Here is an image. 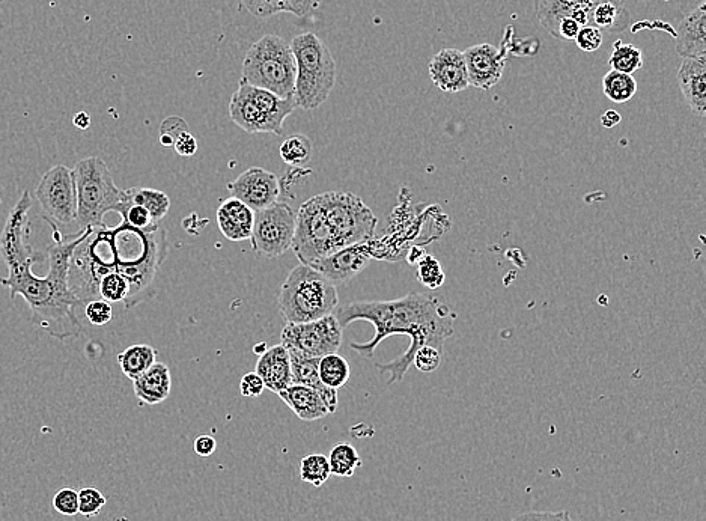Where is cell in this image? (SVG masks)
Segmentation results:
<instances>
[{
    "label": "cell",
    "instance_id": "1",
    "mask_svg": "<svg viewBox=\"0 0 706 521\" xmlns=\"http://www.w3.org/2000/svg\"><path fill=\"white\" fill-rule=\"evenodd\" d=\"M168 252V234L163 228L140 231L122 220L116 228L92 229L71 256L68 287L86 305L98 300L101 278L118 273L130 285L125 308H136L156 294L157 273Z\"/></svg>",
    "mask_w": 706,
    "mask_h": 521
},
{
    "label": "cell",
    "instance_id": "2",
    "mask_svg": "<svg viewBox=\"0 0 706 521\" xmlns=\"http://www.w3.org/2000/svg\"><path fill=\"white\" fill-rule=\"evenodd\" d=\"M342 329L354 321H368L375 327L371 341L351 342V350L365 359H372L378 345L393 335L410 336L408 350L387 363H377L380 374H389L387 383H399L411 366L414 353L420 347L431 345L443 351L445 342L454 335L455 315L439 297L410 293L401 299L387 302H351L338 306L333 312Z\"/></svg>",
    "mask_w": 706,
    "mask_h": 521
},
{
    "label": "cell",
    "instance_id": "3",
    "mask_svg": "<svg viewBox=\"0 0 706 521\" xmlns=\"http://www.w3.org/2000/svg\"><path fill=\"white\" fill-rule=\"evenodd\" d=\"M55 243L49 249L50 269L46 278L32 272L34 261L8 269V278L0 279L2 287L10 290L11 299L23 296L32 312V320L41 329L56 339L79 336L82 324L77 318L76 309L83 303L71 293L68 287V270L71 256L76 247L91 234L92 229H83L76 235L62 237L53 223Z\"/></svg>",
    "mask_w": 706,
    "mask_h": 521
},
{
    "label": "cell",
    "instance_id": "4",
    "mask_svg": "<svg viewBox=\"0 0 706 521\" xmlns=\"http://www.w3.org/2000/svg\"><path fill=\"white\" fill-rule=\"evenodd\" d=\"M377 225L371 208L354 193H320L300 205L291 249L302 264L312 266L338 250L372 240Z\"/></svg>",
    "mask_w": 706,
    "mask_h": 521
},
{
    "label": "cell",
    "instance_id": "5",
    "mask_svg": "<svg viewBox=\"0 0 706 521\" xmlns=\"http://www.w3.org/2000/svg\"><path fill=\"white\" fill-rule=\"evenodd\" d=\"M339 306L338 290L312 266L291 270L279 291V312L290 324L308 323L332 315Z\"/></svg>",
    "mask_w": 706,
    "mask_h": 521
},
{
    "label": "cell",
    "instance_id": "6",
    "mask_svg": "<svg viewBox=\"0 0 706 521\" xmlns=\"http://www.w3.org/2000/svg\"><path fill=\"white\" fill-rule=\"evenodd\" d=\"M296 59L294 100L305 110L318 109L336 85V62L329 47L314 32L297 35L290 44Z\"/></svg>",
    "mask_w": 706,
    "mask_h": 521
},
{
    "label": "cell",
    "instance_id": "7",
    "mask_svg": "<svg viewBox=\"0 0 706 521\" xmlns=\"http://www.w3.org/2000/svg\"><path fill=\"white\" fill-rule=\"evenodd\" d=\"M296 59L284 38L268 34L250 46L243 59L241 82L273 92L277 97H294Z\"/></svg>",
    "mask_w": 706,
    "mask_h": 521
},
{
    "label": "cell",
    "instance_id": "8",
    "mask_svg": "<svg viewBox=\"0 0 706 521\" xmlns=\"http://www.w3.org/2000/svg\"><path fill=\"white\" fill-rule=\"evenodd\" d=\"M76 181L77 217L80 231L103 228L104 216L118 213L122 192L113 180L112 172L100 157L80 160L73 169Z\"/></svg>",
    "mask_w": 706,
    "mask_h": 521
},
{
    "label": "cell",
    "instance_id": "9",
    "mask_svg": "<svg viewBox=\"0 0 706 521\" xmlns=\"http://www.w3.org/2000/svg\"><path fill=\"white\" fill-rule=\"evenodd\" d=\"M296 235V211L287 202H274L264 210L255 211L253 220V250L264 258L274 259L293 247Z\"/></svg>",
    "mask_w": 706,
    "mask_h": 521
},
{
    "label": "cell",
    "instance_id": "10",
    "mask_svg": "<svg viewBox=\"0 0 706 521\" xmlns=\"http://www.w3.org/2000/svg\"><path fill=\"white\" fill-rule=\"evenodd\" d=\"M35 196L53 223L71 225L76 222L77 195L73 169L65 165L53 166L41 178Z\"/></svg>",
    "mask_w": 706,
    "mask_h": 521
},
{
    "label": "cell",
    "instance_id": "11",
    "mask_svg": "<svg viewBox=\"0 0 706 521\" xmlns=\"http://www.w3.org/2000/svg\"><path fill=\"white\" fill-rule=\"evenodd\" d=\"M342 333L344 329L332 314L308 323H287L280 344L306 356L324 357L341 350Z\"/></svg>",
    "mask_w": 706,
    "mask_h": 521
},
{
    "label": "cell",
    "instance_id": "12",
    "mask_svg": "<svg viewBox=\"0 0 706 521\" xmlns=\"http://www.w3.org/2000/svg\"><path fill=\"white\" fill-rule=\"evenodd\" d=\"M32 207H34V199L31 192L25 190L16 205L11 208L4 231L0 234V256L8 269L28 261L37 263L43 259V255L28 244L29 211Z\"/></svg>",
    "mask_w": 706,
    "mask_h": 521
},
{
    "label": "cell",
    "instance_id": "13",
    "mask_svg": "<svg viewBox=\"0 0 706 521\" xmlns=\"http://www.w3.org/2000/svg\"><path fill=\"white\" fill-rule=\"evenodd\" d=\"M463 55L467 76H469V86L481 91H490L502 79L506 58H508V44L506 40L502 47L488 43L476 44L466 49Z\"/></svg>",
    "mask_w": 706,
    "mask_h": 521
},
{
    "label": "cell",
    "instance_id": "14",
    "mask_svg": "<svg viewBox=\"0 0 706 521\" xmlns=\"http://www.w3.org/2000/svg\"><path fill=\"white\" fill-rule=\"evenodd\" d=\"M226 187L232 198L243 202L252 211L270 207L280 196L279 178L262 168L247 169Z\"/></svg>",
    "mask_w": 706,
    "mask_h": 521
},
{
    "label": "cell",
    "instance_id": "15",
    "mask_svg": "<svg viewBox=\"0 0 706 521\" xmlns=\"http://www.w3.org/2000/svg\"><path fill=\"white\" fill-rule=\"evenodd\" d=\"M372 256H374V240H368L338 250L312 264V267L323 273L335 285L347 284L369 266Z\"/></svg>",
    "mask_w": 706,
    "mask_h": 521
},
{
    "label": "cell",
    "instance_id": "16",
    "mask_svg": "<svg viewBox=\"0 0 706 521\" xmlns=\"http://www.w3.org/2000/svg\"><path fill=\"white\" fill-rule=\"evenodd\" d=\"M603 2H625V0H533V5H535V17L539 25L556 38L560 20L571 17L582 28L589 26L592 11Z\"/></svg>",
    "mask_w": 706,
    "mask_h": 521
},
{
    "label": "cell",
    "instance_id": "17",
    "mask_svg": "<svg viewBox=\"0 0 706 521\" xmlns=\"http://www.w3.org/2000/svg\"><path fill=\"white\" fill-rule=\"evenodd\" d=\"M229 116L237 127L250 135L271 133V135L282 136L279 130L274 127L273 122L262 112L261 107L253 100L250 86L247 83L240 82L237 91L232 95L231 103H229Z\"/></svg>",
    "mask_w": 706,
    "mask_h": 521
},
{
    "label": "cell",
    "instance_id": "18",
    "mask_svg": "<svg viewBox=\"0 0 706 521\" xmlns=\"http://www.w3.org/2000/svg\"><path fill=\"white\" fill-rule=\"evenodd\" d=\"M430 77L434 85L443 92L458 94L469 88L466 61L463 52L457 49H443L433 56L430 64Z\"/></svg>",
    "mask_w": 706,
    "mask_h": 521
},
{
    "label": "cell",
    "instance_id": "19",
    "mask_svg": "<svg viewBox=\"0 0 706 521\" xmlns=\"http://www.w3.org/2000/svg\"><path fill=\"white\" fill-rule=\"evenodd\" d=\"M676 53L682 59L706 61V4L702 2L679 23L675 32Z\"/></svg>",
    "mask_w": 706,
    "mask_h": 521
},
{
    "label": "cell",
    "instance_id": "20",
    "mask_svg": "<svg viewBox=\"0 0 706 521\" xmlns=\"http://www.w3.org/2000/svg\"><path fill=\"white\" fill-rule=\"evenodd\" d=\"M287 350L290 353L293 384H302V386L314 389L323 398L329 413H335L338 409V390L330 389L321 381L320 374H318V362L321 357L306 356L293 348H287Z\"/></svg>",
    "mask_w": 706,
    "mask_h": 521
},
{
    "label": "cell",
    "instance_id": "21",
    "mask_svg": "<svg viewBox=\"0 0 706 521\" xmlns=\"http://www.w3.org/2000/svg\"><path fill=\"white\" fill-rule=\"evenodd\" d=\"M256 374L264 381L265 389L279 394L293 384L291 377L290 353L284 345H274L259 356L255 368Z\"/></svg>",
    "mask_w": 706,
    "mask_h": 521
},
{
    "label": "cell",
    "instance_id": "22",
    "mask_svg": "<svg viewBox=\"0 0 706 521\" xmlns=\"http://www.w3.org/2000/svg\"><path fill=\"white\" fill-rule=\"evenodd\" d=\"M255 211L235 198L225 199L217 208V225L229 241L250 240Z\"/></svg>",
    "mask_w": 706,
    "mask_h": 521
},
{
    "label": "cell",
    "instance_id": "23",
    "mask_svg": "<svg viewBox=\"0 0 706 521\" xmlns=\"http://www.w3.org/2000/svg\"><path fill=\"white\" fill-rule=\"evenodd\" d=\"M172 389L171 369L156 362L147 372L133 380V392L142 406H157L168 400Z\"/></svg>",
    "mask_w": 706,
    "mask_h": 521
},
{
    "label": "cell",
    "instance_id": "24",
    "mask_svg": "<svg viewBox=\"0 0 706 521\" xmlns=\"http://www.w3.org/2000/svg\"><path fill=\"white\" fill-rule=\"evenodd\" d=\"M706 61L684 59L678 70V83L685 101L697 116L706 112Z\"/></svg>",
    "mask_w": 706,
    "mask_h": 521
},
{
    "label": "cell",
    "instance_id": "25",
    "mask_svg": "<svg viewBox=\"0 0 706 521\" xmlns=\"http://www.w3.org/2000/svg\"><path fill=\"white\" fill-rule=\"evenodd\" d=\"M277 397L296 413L300 421H320V419L330 415L323 398L311 387L302 386V384H291L287 389L279 392Z\"/></svg>",
    "mask_w": 706,
    "mask_h": 521
},
{
    "label": "cell",
    "instance_id": "26",
    "mask_svg": "<svg viewBox=\"0 0 706 521\" xmlns=\"http://www.w3.org/2000/svg\"><path fill=\"white\" fill-rule=\"evenodd\" d=\"M243 7L258 19H268L279 13L306 17L317 10L321 0H241Z\"/></svg>",
    "mask_w": 706,
    "mask_h": 521
},
{
    "label": "cell",
    "instance_id": "27",
    "mask_svg": "<svg viewBox=\"0 0 706 521\" xmlns=\"http://www.w3.org/2000/svg\"><path fill=\"white\" fill-rule=\"evenodd\" d=\"M157 362V350L148 344L130 345L118 354L119 368L131 381L147 372Z\"/></svg>",
    "mask_w": 706,
    "mask_h": 521
},
{
    "label": "cell",
    "instance_id": "28",
    "mask_svg": "<svg viewBox=\"0 0 706 521\" xmlns=\"http://www.w3.org/2000/svg\"><path fill=\"white\" fill-rule=\"evenodd\" d=\"M631 17L625 2H603L594 8L589 25L600 31L622 32L630 28Z\"/></svg>",
    "mask_w": 706,
    "mask_h": 521
},
{
    "label": "cell",
    "instance_id": "29",
    "mask_svg": "<svg viewBox=\"0 0 706 521\" xmlns=\"http://www.w3.org/2000/svg\"><path fill=\"white\" fill-rule=\"evenodd\" d=\"M124 199L130 204L142 205L150 211L151 216L162 223L171 210V199L162 190L148 189V187H131L124 190Z\"/></svg>",
    "mask_w": 706,
    "mask_h": 521
},
{
    "label": "cell",
    "instance_id": "30",
    "mask_svg": "<svg viewBox=\"0 0 706 521\" xmlns=\"http://www.w3.org/2000/svg\"><path fill=\"white\" fill-rule=\"evenodd\" d=\"M318 374L327 387L338 390L350 380L351 368L341 354H327L318 362Z\"/></svg>",
    "mask_w": 706,
    "mask_h": 521
},
{
    "label": "cell",
    "instance_id": "31",
    "mask_svg": "<svg viewBox=\"0 0 706 521\" xmlns=\"http://www.w3.org/2000/svg\"><path fill=\"white\" fill-rule=\"evenodd\" d=\"M280 157L291 168H305L314 156V144L306 135H293L279 147Z\"/></svg>",
    "mask_w": 706,
    "mask_h": 521
},
{
    "label": "cell",
    "instance_id": "32",
    "mask_svg": "<svg viewBox=\"0 0 706 521\" xmlns=\"http://www.w3.org/2000/svg\"><path fill=\"white\" fill-rule=\"evenodd\" d=\"M330 473L339 478H351L362 466L359 452L350 443H339L329 454Z\"/></svg>",
    "mask_w": 706,
    "mask_h": 521
},
{
    "label": "cell",
    "instance_id": "33",
    "mask_svg": "<svg viewBox=\"0 0 706 521\" xmlns=\"http://www.w3.org/2000/svg\"><path fill=\"white\" fill-rule=\"evenodd\" d=\"M603 92L613 103H627L636 95V79L631 74L610 70L603 79Z\"/></svg>",
    "mask_w": 706,
    "mask_h": 521
},
{
    "label": "cell",
    "instance_id": "34",
    "mask_svg": "<svg viewBox=\"0 0 706 521\" xmlns=\"http://www.w3.org/2000/svg\"><path fill=\"white\" fill-rule=\"evenodd\" d=\"M609 65L612 70L633 76L636 71L642 70V50L637 49L633 44H624L621 40L615 41L612 53H610Z\"/></svg>",
    "mask_w": 706,
    "mask_h": 521
},
{
    "label": "cell",
    "instance_id": "35",
    "mask_svg": "<svg viewBox=\"0 0 706 521\" xmlns=\"http://www.w3.org/2000/svg\"><path fill=\"white\" fill-rule=\"evenodd\" d=\"M330 476L332 473H330L329 458L326 455L309 454L300 463V478L314 487H323Z\"/></svg>",
    "mask_w": 706,
    "mask_h": 521
},
{
    "label": "cell",
    "instance_id": "36",
    "mask_svg": "<svg viewBox=\"0 0 706 521\" xmlns=\"http://www.w3.org/2000/svg\"><path fill=\"white\" fill-rule=\"evenodd\" d=\"M97 296L98 299L106 300L110 305L112 303L127 305L130 299V285L118 273H109L98 282Z\"/></svg>",
    "mask_w": 706,
    "mask_h": 521
},
{
    "label": "cell",
    "instance_id": "37",
    "mask_svg": "<svg viewBox=\"0 0 706 521\" xmlns=\"http://www.w3.org/2000/svg\"><path fill=\"white\" fill-rule=\"evenodd\" d=\"M122 195H124V192H122ZM118 214H121L125 223L133 226V228L140 229V231L151 232L162 228L160 223L151 216L147 208L142 207V205L130 204V202L125 201L124 196H122Z\"/></svg>",
    "mask_w": 706,
    "mask_h": 521
},
{
    "label": "cell",
    "instance_id": "38",
    "mask_svg": "<svg viewBox=\"0 0 706 521\" xmlns=\"http://www.w3.org/2000/svg\"><path fill=\"white\" fill-rule=\"evenodd\" d=\"M416 276L420 284L430 290H437L445 284V272H443L442 264L436 256L430 255V253L423 256L416 264Z\"/></svg>",
    "mask_w": 706,
    "mask_h": 521
},
{
    "label": "cell",
    "instance_id": "39",
    "mask_svg": "<svg viewBox=\"0 0 706 521\" xmlns=\"http://www.w3.org/2000/svg\"><path fill=\"white\" fill-rule=\"evenodd\" d=\"M107 499L98 488L86 487L79 490V514L83 517H95L106 506Z\"/></svg>",
    "mask_w": 706,
    "mask_h": 521
},
{
    "label": "cell",
    "instance_id": "40",
    "mask_svg": "<svg viewBox=\"0 0 706 521\" xmlns=\"http://www.w3.org/2000/svg\"><path fill=\"white\" fill-rule=\"evenodd\" d=\"M53 508L61 515L74 517L79 514V491L74 488H61L58 493L53 496Z\"/></svg>",
    "mask_w": 706,
    "mask_h": 521
},
{
    "label": "cell",
    "instance_id": "41",
    "mask_svg": "<svg viewBox=\"0 0 706 521\" xmlns=\"http://www.w3.org/2000/svg\"><path fill=\"white\" fill-rule=\"evenodd\" d=\"M443 351L437 350V348L431 347V345H425V347H420L419 350L414 353L413 360H411V365L416 366L420 372H430L436 371L439 368L440 363H442Z\"/></svg>",
    "mask_w": 706,
    "mask_h": 521
},
{
    "label": "cell",
    "instance_id": "42",
    "mask_svg": "<svg viewBox=\"0 0 706 521\" xmlns=\"http://www.w3.org/2000/svg\"><path fill=\"white\" fill-rule=\"evenodd\" d=\"M187 122L180 116H169L160 125L159 141L163 147H172L175 139L183 132H187Z\"/></svg>",
    "mask_w": 706,
    "mask_h": 521
},
{
    "label": "cell",
    "instance_id": "43",
    "mask_svg": "<svg viewBox=\"0 0 706 521\" xmlns=\"http://www.w3.org/2000/svg\"><path fill=\"white\" fill-rule=\"evenodd\" d=\"M85 315L92 326H106L113 318L112 305L106 300H91L85 305Z\"/></svg>",
    "mask_w": 706,
    "mask_h": 521
},
{
    "label": "cell",
    "instance_id": "44",
    "mask_svg": "<svg viewBox=\"0 0 706 521\" xmlns=\"http://www.w3.org/2000/svg\"><path fill=\"white\" fill-rule=\"evenodd\" d=\"M576 44L586 53L597 52L603 46V31L595 26H583L576 37Z\"/></svg>",
    "mask_w": 706,
    "mask_h": 521
},
{
    "label": "cell",
    "instance_id": "45",
    "mask_svg": "<svg viewBox=\"0 0 706 521\" xmlns=\"http://www.w3.org/2000/svg\"><path fill=\"white\" fill-rule=\"evenodd\" d=\"M241 395L246 398H259L264 394V381L256 372H249L243 375L240 381Z\"/></svg>",
    "mask_w": 706,
    "mask_h": 521
},
{
    "label": "cell",
    "instance_id": "46",
    "mask_svg": "<svg viewBox=\"0 0 706 521\" xmlns=\"http://www.w3.org/2000/svg\"><path fill=\"white\" fill-rule=\"evenodd\" d=\"M512 521H573L568 511H530L518 515Z\"/></svg>",
    "mask_w": 706,
    "mask_h": 521
},
{
    "label": "cell",
    "instance_id": "47",
    "mask_svg": "<svg viewBox=\"0 0 706 521\" xmlns=\"http://www.w3.org/2000/svg\"><path fill=\"white\" fill-rule=\"evenodd\" d=\"M172 147L175 148L178 156L192 157L195 156L196 151H198V141H196L195 136L187 130V132L181 133V135L175 139Z\"/></svg>",
    "mask_w": 706,
    "mask_h": 521
},
{
    "label": "cell",
    "instance_id": "48",
    "mask_svg": "<svg viewBox=\"0 0 706 521\" xmlns=\"http://www.w3.org/2000/svg\"><path fill=\"white\" fill-rule=\"evenodd\" d=\"M580 29H582V26H580L576 20L571 19V17H565V19L560 20L559 25H557L556 38H559V40L574 41Z\"/></svg>",
    "mask_w": 706,
    "mask_h": 521
},
{
    "label": "cell",
    "instance_id": "49",
    "mask_svg": "<svg viewBox=\"0 0 706 521\" xmlns=\"http://www.w3.org/2000/svg\"><path fill=\"white\" fill-rule=\"evenodd\" d=\"M217 442L214 437L211 436H199L196 437L195 443H193V451L198 457L208 458L216 452Z\"/></svg>",
    "mask_w": 706,
    "mask_h": 521
},
{
    "label": "cell",
    "instance_id": "50",
    "mask_svg": "<svg viewBox=\"0 0 706 521\" xmlns=\"http://www.w3.org/2000/svg\"><path fill=\"white\" fill-rule=\"evenodd\" d=\"M621 122V115L616 110H607L603 116H601V124L606 128H613Z\"/></svg>",
    "mask_w": 706,
    "mask_h": 521
},
{
    "label": "cell",
    "instance_id": "51",
    "mask_svg": "<svg viewBox=\"0 0 706 521\" xmlns=\"http://www.w3.org/2000/svg\"><path fill=\"white\" fill-rule=\"evenodd\" d=\"M73 124L76 125L79 130H88L89 125H91V116L86 112H79L74 115Z\"/></svg>",
    "mask_w": 706,
    "mask_h": 521
},
{
    "label": "cell",
    "instance_id": "52",
    "mask_svg": "<svg viewBox=\"0 0 706 521\" xmlns=\"http://www.w3.org/2000/svg\"><path fill=\"white\" fill-rule=\"evenodd\" d=\"M267 350L268 347L265 342H261V344L255 345V347H253V353L258 354V356H262V354H264Z\"/></svg>",
    "mask_w": 706,
    "mask_h": 521
}]
</instances>
